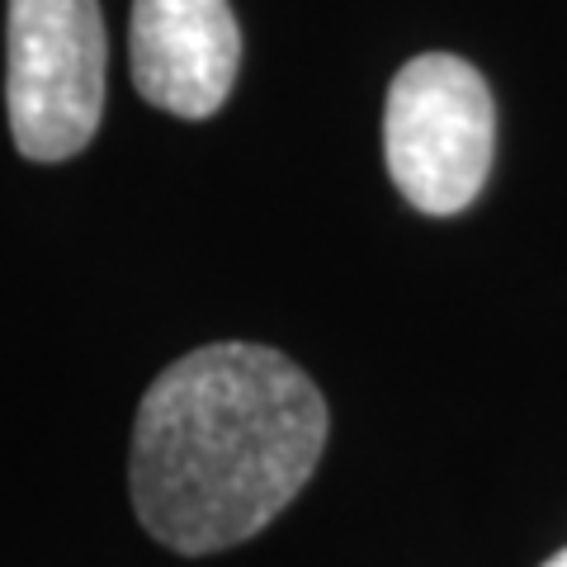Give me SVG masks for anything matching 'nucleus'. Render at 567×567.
Masks as SVG:
<instances>
[{
  "label": "nucleus",
  "instance_id": "f257e3e1",
  "mask_svg": "<svg viewBox=\"0 0 567 567\" xmlns=\"http://www.w3.org/2000/svg\"><path fill=\"white\" fill-rule=\"evenodd\" d=\"M327 398L289 354L223 341L166 364L137 402L128 487L142 529L204 558L260 535L322 464Z\"/></svg>",
  "mask_w": 567,
  "mask_h": 567
},
{
  "label": "nucleus",
  "instance_id": "f03ea898",
  "mask_svg": "<svg viewBox=\"0 0 567 567\" xmlns=\"http://www.w3.org/2000/svg\"><path fill=\"white\" fill-rule=\"evenodd\" d=\"M496 110L483 71L454 52H421L388 85L383 156L406 204L431 218L464 213L487 185Z\"/></svg>",
  "mask_w": 567,
  "mask_h": 567
},
{
  "label": "nucleus",
  "instance_id": "7ed1b4c3",
  "mask_svg": "<svg viewBox=\"0 0 567 567\" xmlns=\"http://www.w3.org/2000/svg\"><path fill=\"white\" fill-rule=\"evenodd\" d=\"M100 0H10L6 10V110L10 137L29 162H71L104 118Z\"/></svg>",
  "mask_w": 567,
  "mask_h": 567
},
{
  "label": "nucleus",
  "instance_id": "20e7f679",
  "mask_svg": "<svg viewBox=\"0 0 567 567\" xmlns=\"http://www.w3.org/2000/svg\"><path fill=\"white\" fill-rule=\"evenodd\" d=\"M128 66L137 95L175 118L218 114L237 85L241 29L227 0H133Z\"/></svg>",
  "mask_w": 567,
  "mask_h": 567
},
{
  "label": "nucleus",
  "instance_id": "39448f33",
  "mask_svg": "<svg viewBox=\"0 0 567 567\" xmlns=\"http://www.w3.org/2000/svg\"><path fill=\"white\" fill-rule=\"evenodd\" d=\"M544 567H567V548H563V554H554V558H548Z\"/></svg>",
  "mask_w": 567,
  "mask_h": 567
}]
</instances>
